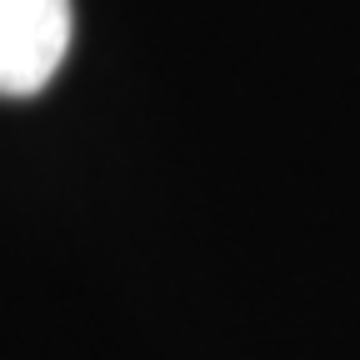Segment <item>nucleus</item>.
<instances>
[{"mask_svg": "<svg viewBox=\"0 0 360 360\" xmlns=\"http://www.w3.org/2000/svg\"><path fill=\"white\" fill-rule=\"evenodd\" d=\"M70 51V0H0V96H35Z\"/></svg>", "mask_w": 360, "mask_h": 360, "instance_id": "obj_1", "label": "nucleus"}]
</instances>
